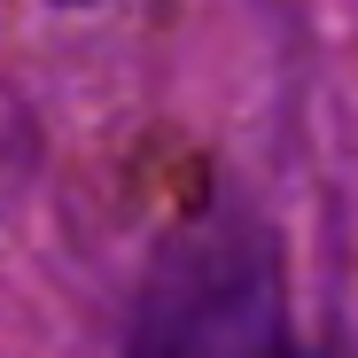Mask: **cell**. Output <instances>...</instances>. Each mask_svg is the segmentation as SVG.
Returning <instances> with one entry per match:
<instances>
[{"label": "cell", "instance_id": "obj_1", "mask_svg": "<svg viewBox=\"0 0 358 358\" xmlns=\"http://www.w3.org/2000/svg\"><path fill=\"white\" fill-rule=\"evenodd\" d=\"M125 358H280L273 234L234 203L179 226L148 265Z\"/></svg>", "mask_w": 358, "mask_h": 358}, {"label": "cell", "instance_id": "obj_2", "mask_svg": "<svg viewBox=\"0 0 358 358\" xmlns=\"http://www.w3.org/2000/svg\"><path fill=\"white\" fill-rule=\"evenodd\" d=\"M55 8H101V0H55Z\"/></svg>", "mask_w": 358, "mask_h": 358}, {"label": "cell", "instance_id": "obj_3", "mask_svg": "<svg viewBox=\"0 0 358 358\" xmlns=\"http://www.w3.org/2000/svg\"><path fill=\"white\" fill-rule=\"evenodd\" d=\"M280 358H288V350H280Z\"/></svg>", "mask_w": 358, "mask_h": 358}]
</instances>
